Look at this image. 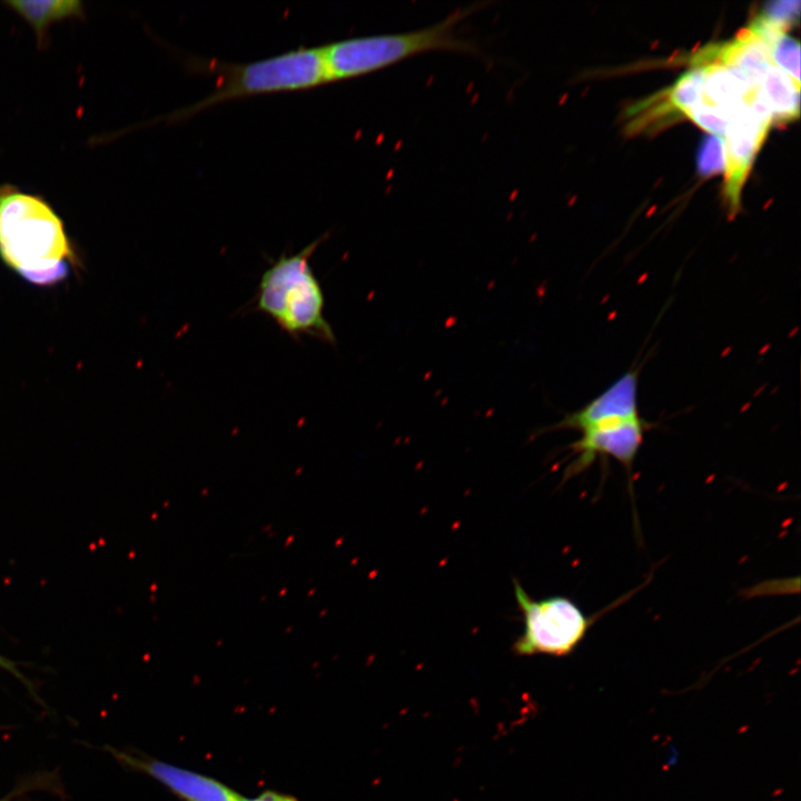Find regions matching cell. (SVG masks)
<instances>
[{
  "instance_id": "obj_18",
  "label": "cell",
  "mask_w": 801,
  "mask_h": 801,
  "mask_svg": "<svg viewBox=\"0 0 801 801\" xmlns=\"http://www.w3.org/2000/svg\"><path fill=\"white\" fill-rule=\"evenodd\" d=\"M240 801H298L295 797L290 794L280 793L277 791H264L263 793L253 797V798H245L243 797Z\"/></svg>"
},
{
  "instance_id": "obj_16",
  "label": "cell",
  "mask_w": 801,
  "mask_h": 801,
  "mask_svg": "<svg viewBox=\"0 0 801 801\" xmlns=\"http://www.w3.org/2000/svg\"><path fill=\"white\" fill-rule=\"evenodd\" d=\"M800 1H772L764 4L758 17L772 27L785 31L799 20Z\"/></svg>"
},
{
  "instance_id": "obj_14",
  "label": "cell",
  "mask_w": 801,
  "mask_h": 801,
  "mask_svg": "<svg viewBox=\"0 0 801 801\" xmlns=\"http://www.w3.org/2000/svg\"><path fill=\"white\" fill-rule=\"evenodd\" d=\"M703 72L700 67L684 72L665 90L666 98L676 112L696 105L702 99Z\"/></svg>"
},
{
  "instance_id": "obj_12",
  "label": "cell",
  "mask_w": 801,
  "mask_h": 801,
  "mask_svg": "<svg viewBox=\"0 0 801 801\" xmlns=\"http://www.w3.org/2000/svg\"><path fill=\"white\" fill-rule=\"evenodd\" d=\"M764 46L773 66L800 87V44L794 38L767 23L758 16L746 28Z\"/></svg>"
},
{
  "instance_id": "obj_2",
  "label": "cell",
  "mask_w": 801,
  "mask_h": 801,
  "mask_svg": "<svg viewBox=\"0 0 801 801\" xmlns=\"http://www.w3.org/2000/svg\"><path fill=\"white\" fill-rule=\"evenodd\" d=\"M190 71L216 73L217 87L206 98L169 113L176 122L220 102L255 95L308 90L328 83L322 46L300 47L261 60L229 63L216 59H187Z\"/></svg>"
},
{
  "instance_id": "obj_19",
  "label": "cell",
  "mask_w": 801,
  "mask_h": 801,
  "mask_svg": "<svg viewBox=\"0 0 801 801\" xmlns=\"http://www.w3.org/2000/svg\"><path fill=\"white\" fill-rule=\"evenodd\" d=\"M0 668L13 674L21 682H23L28 686V689L32 690L26 676L19 671L17 665L11 660L0 655Z\"/></svg>"
},
{
  "instance_id": "obj_4",
  "label": "cell",
  "mask_w": 801,
  "mask_h": 801,
  "mask_svg": "<svg viewBox=\"0 0 801 801\" xmlns=\"http://www.w3.org/2000/svg\"><path fill=\"white\" fill-rule=\"evenodd\" d=\"M322 240L297 254H283L263 273L256 308L294 339L312 336L335 345L336 336L324 316L325 296L309 263Z\"/></svg>"
},
{
  "instance_id": "obj_9",
  "label": "cell",
  "mask_w": 801,
  "mask_h": 801,
  "mask_svg": "<svg viewBox=\"0 0 801 801\" xmlns=\"http://www.w3.org/2000/svg\"><path fill=\"white\" fill-rule=\"evenodd\" d=\"M639 370L625 372L582 408L567 414L551 429H575L581 433L604 424L640 417L637 404Z\"/></svg>"
},
{
  "instance_id": "obj_20",
  "label": "cell",
  "mask_w": 801,
  "mask_h": 801,
  "mask_svg": "<svg viewBox=\"0 0 801 801\" xmlns=\"http://www.w3.org/2000/svg\"><path fill=\"white\" fill-rule=\"evenodd\" d=\"M10 800H11V797H7L4 799H1L0 801H10Z\"/></svg>"
},
{
  "instance_id": "obj_15",
  "label": "cell",
  "mask_w": 801,
  "mask_h": 801,
  "mask_svg": "<svg viewBox=\"0 0 801 801\" xmlns=\"http://www.w3.org/2000/svg\"><path fill=\"white\" fill-rule=\"evenodd\" d=\"M698 171L703 177L721 172L724 169V141L719 136L706 137L699 149Z\"/></svg>"
},
{
  "instance_id": "obj_8",
  "label": "cell",
  "mask_w": 801,
  "mask_h": 801,
  "mask_svg": "<svg viewBox=\"0 0 801 801\" xmlns=\"http://www.w3.org/2000/svg\"><path fill=\"white\" fill-rule=\"evenodd\" d=\"M122 764L141 772L176 795L180 801H240L243 795L221 781L171 763L110 750Z\"/></svg>"
},
{
  "instance_id": "obj_17",
  "label": "cell",
  "mask_w": 801,
  "mask_h": 801,
  "mask_svg": "<svg viewBox=\"0 0 801 801\" xmlns=\"http://www.w3.org/2000/svg\"><path fill=\"white\" fill-rule=\"evenodd\" d=\"M684 115L704 130L719 137L725 134L729 123L728 118L703 98L685 110Z\"/></svg>"
},
{
  "instance_id": "obj_3",
  "label": "cell",
  "mask_w": 801,
  "mask_h": 801,
  "mask_svg": "<svg viewBox=\"0 0 801 801\" xmlns=\"http://www.w3.org/2000/svg\"><path fill=\"white\" fill-rule=\"evenodd\" d=\"M482 3L456 9L443 20L399 33L359 36L322 46L329 81H340L379 71L414 56L455 51L482 57L478 46L458 33L457 26Z\"/></svg>"
},
{
  "instance_id": "obj_11",
  "label": "cell",
  "mask_w": 801,
  "mask_h": 801,
  "mask_svg": "<svg viewBox=\"0 0 801 801\" xmlns=\"http://www.w3.org/2000/svg\"><path fill=\"white\" fill-rule=\"evenodd\" d=\"M756 83L772 120L787 123L799 117L800 87L787 73L771 65Z\"/></svg>"
},
{
  "instance_id": "obj_5",
  "label": "cell",
  "mask_w": 801,
  "mask_h": 801,
  "mask_svg": "<svg viewBox=\"0 0 801 801\" xmlns=\"http://www.w3.org/2000/svg\"><path fill=\"white\" fill-rule=\"evenodd\" d=\"M514 597L523 617V632L512 650L518 656L571 654L586 636L594 620L565 596L532 599L513 580Z\"/></svg>"
},
{
  "instance_id": "obj_13",
  "label": "cell",
  "mask_w": 801,
  "mask_h": 801,
  "mask_svg": "<svg viewBox=\"0 0 801 801\" xmlns=\"http://www.w3.org/2000/svg\"><path fill=\"white\" fill-rule=\"evenodd\" d=\"M6 4L22 17L34 30L39 43L44 40L52 22L79 17L82 3L76 0L6 1Z\"/></svg>"
},
{
  "instance_id": "obj_7",
  "label": "cell",
  "mask_w": 801,
  "mask_h": 801,
  "mask_svg": "<svg viewBox=\"0 0 801 801\" xmlns=\"http://www.w3.org/2000/svg\"><path fill=\"white\" fill-rule=\"evenodd\" d=\"M649 427L640 416L582 432L581 438L568 446L575 458L565 468L564 479L584 472L599 456L612 457L631 469Z\"/></svg>"
},
{
  "instance_id": "obj_1",
  "label": "cell",
  "mask_w": 801,
  "mask_h": 801,
  "mask_svg": "<svg viewBox=\"0 0 801 801\" xmlns=\"http://www.w3.org/2000/svg\"><path fill=\"white\" fill-rule=\"evenodd\" d=\"M0 258L29 284L53 286L76 256L61 218L41 197L0 188Z\"/></svg>"
},
{
  "instance_id": "obj_10",
  "label": "cell",
  "mask_w": 801,
  "mask_h": 801,
  "mask_svg": "<svg viewBox=\"0 0 801 801\" xmlns=\"http://www.w3.org/2000/svg\"><path fill=\"white\" fill-rule=\"evenodd\" d=\"M703 72L702 98L728 120L745 105L751 82L739 70L716 63L700 67Z\"/></svg>"
},
{
  "instance_id": "obj_6",
  "label": "cell",
  "mask_w": 801,
  "mask_h": 801,
  "mask_svg": "<svg viewBox=\"0 0 801 801\" xmlns=\"http://www.w3.org/2000/svg\"><path fill=\"white\" fill-rule=\"evenodd\" d=\"M771 113L760 97L735 111L728 123L724 142L725 184L723 195L732 218L740 208V195L753 159L771 126Z\"/></svg>"
}]
</instances>
